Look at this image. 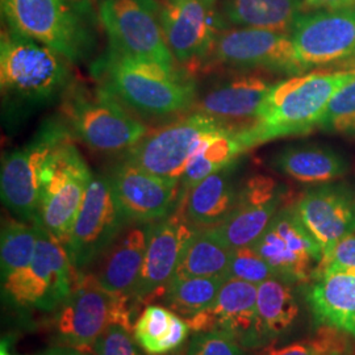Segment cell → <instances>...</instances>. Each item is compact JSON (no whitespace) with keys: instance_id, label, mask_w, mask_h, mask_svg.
<instances>
[{"instance_id":"cell-45","label":"cell","mask_w":355,"mask_h":355,"mask_svg":"<svg viewBox=\"0 0 355 355\" xmlns=\"http://www.w3.org/2000/svg\"><path fill=\"white\" fill-rule=\"evenodd\" d=\"M346 67H347L349 70H352V69H355V57H353V58H350V60H349V62L346 64Z\"/></svg>"},{"instance_id":"cell-23","label":"cell","mask_w":355,"mask_h":355,"mask_svg":"<svg viewBox=\"0 0 355 355\" xmlns=\"http://www.w3.org/2000/svg\"><path fill=\"white\" fill-rule=\"evenodd\" d=\"M154 223H130L96 259L91 271L103 288L132 299Z\"/></svg>"},{"instance_id":"cell-20","label":"cell","mask_w":355,"mask_h":355,"mask_svg":"<svg viewBox=\"0 0 355 355\" xmlns=\"http://www.w3.org/2000/svg\"><path fill=\"white\" fill-rule=\"evenodd\" d=\"M286 189L274 178L255 174L240 184L239 202L216 234L230 249L253 246L283 207Z\"/></svg>"},{"instance_id":"cell-37","label":"cell","mask_w":355,"mask_h":355,"mask_svg":"<svg viewBox=\"0 0 355 355\" xmlns=\"http://www.w3.org/2000/svg\"><path fill=\"white\" fill-rule=\"evenodd\" d=\"M187 355H249V349L224 331H198L186 343Z\"/></svg>"},{"instance_id":"cell-1","label":"cell","mask_w":355,"mask_h":355,"mask_svg":"<svg viewBox=\"0 0 355 355\" xmlns=\"http://www.w3.org/2000/svg\"><path fill=\"white\" fill-rule=\"evenodd\" d=\"M91 71L104 89L144 116L165 117L193 108L195 82L164 64L129 57L108 46Z\"/></svg>"},{"instance_id":"cell-30","label":"cell","mask_w":355,"mask_h":355,"mask_svg":"<svg viewBox=\"0 0 355 355\" xmlns=\"http://www.w3.org/2000/svg\"><path fill=\"white\" fill-rule=\"evenodd\" d=\"M133 337L148 355H165L180 349L190 336L189 322L165 305L149 304L133 325Z\"/></svg>"},{"instance_id":"cell-10","label":"cell","mask_w":355,"mask_h":355,"mask_svg":"<svg viewBox=\"0 0 355 355\" xmlns=\"http://www.w3.org/2000/svg\"><path fill=\"white\" fill-rule=\"evenodd\" d=\"M215 66L288 76L305 71L297 60L290 32L257 28L224 29L216 38L202 70Z\"/></svg>"},{"instance_id":"cell-18","label":"cell","mask_w":355,"mask_h":355,"mask_svg":"<svg viewBox=\"0 0 355 355\" xmlns=\"http://www.w3.org/2000/svg\"><path fill=\"white\" fill-rule=\"evenodd\" d=\"M277 82L257 70L220 76L202 92L198 91L193 108L227 127L246 129L253 124L268 91Z\"/></svg>"},{"instance_id":"cell-31","label":"cell","mask_w":355,"mask_h":355,"mask_svg":"<svg viewBox=\"0 0 355 355\" xmlns=\"http://www.w3.org/2000/svg\"><path fill=\"white\" fill-rule=\"evenodd\" d=\"M233 249L212 228L199 229L187 245L174 278H225Z\"/></svg>"},{"instance_id":"cell-26","label":"cell","mask_w":355,"mask_h":355,"mask_svg":"<svg viewBox=\"0 0 355 355\" xmlns=\"http://www.w3.org/2000/svg\"><path fill=\"white\" fill-rule=\"evenodd\" d=\"M270 166L284 177L316 186L343 177L349 170V161L330 146L303 144L280 149L271 157Z\"/></svg>"},{"instance_id":"cell-32","label":"cell","mask_w":355,"mask_h":355,"mask_svg":"<svg viewBox=\"0 0 355 355\" xmlns=\"http://www.w3.org/2000/svg\"><path fill=\"white\" fill-rule=\"evenodd\" d=\"M37 245V227L20 220L8 218L0 234V275L1 283L26 272L31 266Z\"/></svg>"},{"instance_id":"cell-4","label":"cell","mask_w":355,"mask_h":355,"mask_svg":"<svg viewBox=\"0 0 355 355\" xmlns=\"http://www.w3.org/2000/svg\"><path fill=\"white\" fill-rule=\"evenodd\" d=\"M7 28L33 38L70 64L89 58L96 45L89 1L1 0Z\"/></svg>"},{"instance_id":"cell-3","label":"cell","mask_w":355,"mask_h":355,"mask_svg":"<svg viewBox=\"0 0 355 355\" xmlns=\"http://www.w3.org/2000/svg\"><path fill=\"white\" fill-rule=\"evenodd\" d=\"M354 79L355 69H352L313 71L277 82L268 91L253 124L243 129L250 149L318 128L336 92Z\"/></svg>"},{"instance_id":"cell-44","label":"cell","mask_w":355,"mask_h":355,"mask_svg":"<svg viewBox=\"0 0 355 355\" xmlns=\"http://www.w3.org/2000/svg\"><path fill=\"white\" fill-rule=\"evenodd\" d=\"M328 355H354L353 354V352H352V349H349V350H341V352H334V353H330Z\"/></svg>"},{"instance_id":"cell-22","label":"cell","mask_w":355,"mask_h":355,"mask_svg":"<svg viewBox=\"0 0 355 355\" xmlns=\"http://www.w3.org/2000/svg\"><path fill=\"white\" fill-rule=\"evenodd\" d=\"M258 286L243 280L224 282L215 304L187 322L192 333L224 331L249 350L265 347L257 311Z\"/></svg>"},{"instance_id":"cell-28","label":"cell","mask_w":355,"mask_h":355,"mask_svg":"<svg viewBox=\"0 0 355 355\" xmlns=\"http://www.w3.org/2000/svg\"><path fill=\"white\" fill-rule=\"evenodd\" d=\"M250 149L243 129L223 127L209 133L191 158L180 180V196L204 178L239 161Z\"/></svg>"},{"instance_id":"cell-2","label":"cell","mask_w":355,"mask_h":355,"mask_svg":"<svg viewBox=\"0 0 355 355\" xmlns=\"http://www.w3.org/2000/svg\"><path fill=\"white\" fill-rule=\"evenodd\" d=\"M69 61L57 51L11 29L0 40V87L4 114H19L62 99L74 83Z\"/></svg>"},{"instance_id":"cell-39","label":"cell","mask_w":355,"mask_h":355,"mask_svg":"<svg viewBox=\"0 0 355 355\" xmlns=\"http://www.w3.org/2000/svg\"><path fill=\"white\" fill-rule=\"evenodd\" d=\"M322 271L355 272V233L337 242L322 258L318 275Z\"/></svg>"},{"instance_id":"cell-12","label":"cell","mask_w":355,"mask_h":355,"mask_svg":"<svg viewBox=\"0 0 355 355\" xmlns=\"http://www.w3.org/2000/svg\"><path fill=\"white\" fill-rule=\"evenodd\" d=\"M223 127L227 125L207 114L193 112L149 132L124 153V158L153 175L180 183L202 141Z\"/></svg>"},{"instance_id":"cell-6","label":"cell","mask_w":355,"mask_h":355,"mask_svg":"<svg viewBox=\"0 0 355 355\" xmlns=\"http://www.w3.org/2000/svg\"><path fill=\"white\" fill-rule=\"evenodd\" d=\"M139 311L130 297L105 291L91 271H80L69 297L51 312L49 327L57 345L94 355L95 343L108 327L133 329Z\"/></svg>"},{"instance_id":"cell-19","label":"cell","mask_w":355,"mask_h":355,"mask_svg":"<svg viewBox=\"0 0 355 355\" xmlns=\"http://www.w3.org/2000/svg\"><path fill=\"white\" fill-rule=\"evenodd\" d=\"M322 258L346 236L355 233V191L343 182L312 186L292 204Z\"/></svg>"},{"instance_id":"cell-27","label":"cell","mask_w":355,"mask_h":355,"mask_svg":"<svg viewBox=\"0 0 355 355\" xmlns=\"http://www.w3.org/2000/svg\"><path fill=\"white\" fill-rule=\"evenodd\" d=\"M295 286L280 277L258 284L257 311L265 347L287 336L299 321L302 309Z\"/></svg>"},{"instance_id":"cell-7","label":"cell","mask_w":355,"mask_h":355,"mask_svg":"<svg viewBox=\"0 0 355 355\" xmlns=\"http://www.w3.org/2000/svg\"><path fill=\"white\" fill-rule=\"evenodd\" d=\"M33 261L21 275L1 283L3 302L15 309L51 313L69 297L80 271L64 242L41 225Z\"/></svg>"},{"instance_id":"cell-16","label":"cell","mask_w":355,"mask_h":355,"mask_svg":"<svg viewBox=\"0 0 355 355\" xmlns=\"http://www.w3.org/2000/svg\"><path fill=\"white\" fill-rule=\"evenodd\" d=\"M253 248L280 278L295 284L315 279L322 262L321 248L299 220L293 205L280 208Z\"/></svg>"},{"instance_id":"cell-40","label":"cell","mask_w":355,"mask_h":355,"mask_svg":"<svg viewBox=\"0 0 355 355\" xmlns=\"http://www.w3.org/2000/svg\"><path fill=\"white\" fill-rule=\"evenodd\" d=\"M312 10H340L354 6L355 0H304Z\"/></svg>"},{"instance_id":"cell-11","label":"cell","mask_w":355,"mask_h":355,"mask_svg":"<svg viewBox=\"0 0 355 355\" xmlns=\"http://www.w3.org/2000/svg\"><path fill=\"white\" fill-rule=\"evenodd\" d=\"M101 20L110 48L177 69V60L166 42L158 0H103Z\"/></svg>"},{"instance_id":"cell-42","label":"cell","mask_w":355,"mask_h":355,"mask_svg":"<svg viewBox=\"0 0 355 355\" xmlns=\"http://www.w3.org/2000/svg\"><path fill=\"white\" fill-rule=\"evenodd\" d=\"M0 355H13L10 353V350H8V343L7 341H1V346H0Z\"/></svg>"},{"instance_id":"cell-25","label":"cell","mask_w":355,"mask_h":355,"mask_svg":"<svg viewBox=\"0 0 355 355\" xmlns=\"http://www.w3.org/2000/svg\"><path fill=\"white\" fill-rule=\"evenodd\" d=\"M237 162L204 178L180 198L191 223L199 229L221 224L236 208L240 184L236 180Z\"/></svg>"},{"instance_id":"cell-34","label":"cell","mask_w":355,"mask_h":355,"mask_svg":"<svg viewBox=\"0 0 355 355\" xmlns=\"http://www.w3.org/2000/svg\"><path fill=\"white\" fill-rule=\"evenodd\" d=\"M350 337L338 330L320 327L312 336L287 345L271 343L261 355H328L352 349Z\"/></svg>"},{"instance_id":"cell-35","label":"cell","mask_w":355,"mask_h":355,"mask_svg":"<svg viewBox=\"0 0 355 355\" xmlns=\"http://www.w3.org/2000/svg\"><path fill=\"white\" fill-rule=\"evenodd\" d=\"M318 128L334 135L355 133V79L336 92Z\"/></svg>"},{"instance_id":"cell-38","label":"cell","mask_w":355,"mask_h":355,"mask_svg":"<svg viewBox=\"0 0 355 355\" xmlns=\"http://www.w3.org/2000/svg\"><path fill=\"white\" fill-rule=\"evenodd\" d=\"M94 355H148L133 337L132 330L112 324L94 346Z\"/></svg>"},{"instance_id":"cell-41","label":"cell","mask_w":355,"mask_h":355,"mask_svg":"<svg viewBox=\"0 0 355 355\" xmlns=\"http://www.w3.org/2000/svg\"><path fill=\"white\" fill-rule=\"evenodd\" d=\"M38 355H92L86 352H82V350H78V349H73V347H67V346H60V345H55L53 347L46 349L45 352H42L41 354Z\"/></svg>"},{"instance_id":"cell-36","label":"cell","mask_w":355,"mask_h":355,"mask_svg":"<svg viewBox=\"0 0 355 355\" xmlns=\"http://www.w3.org/2000/svg\"><path fill=\"white\" fill-rule=\"evenodd\" d=\"M279 275L253 246L234 249L229 265L227 279H239L255 286Z\"/></svg>"},{"instance_id":"cell-47","label":"cell","mask_w":355,"mask_h":355,"mask_svg":"<svg viewBox=\"0 0 355 355\" xmlns=\"http://www.w3.org/2000/svg\"><path fill=\"white\" fill-rule=\"evenodd\" d=\"M74 1H89V0H74Z\"/></svg>"},{"instance_id":"cell-33","label":"cell","mask_w":355,"mask_h":355,"mask_svg":"<svg viewBox=\"0 0 355 355\" xmlns=\"http://www.w3.org/2000/svg\"><path fill=\"white\" fill-rule=\"evenodd\" d=\"M225 278H174L162 297V304L189 321L215 304Z\"/></svg>"},{"instance_id":"cell-15","label":"cell","mask_w":355,"mask_h":355,"mask_svg":"<svg viewBox=\"0 0 355 355\" xmlns=\"http://www.w3.org/2000/svg\"><path fill=\"white\" fill-rule=\"evenodd\" d=\"M166 42L178 64L202 70L217 36L228 28L215 4L203 0H158Z\"/></svg>"},{"instance_id":"cell-9","label":"cell","mask_w":355,"mask_h":355,"mask_svg":"<svg viewBox=\"0 0 355 355\" xmlns=\"http://www.w3.org/2000/svg\"><path fill=\"white\" fill-rule=\"evenodd\" d=\"M92 177L74 136L62 141L44 166L37 224L58 241H67Z\"/></svg>"},{"instance_id":"cell-21","label":"cell","mask_w":355,"mask_h":355,"mask_svg":"<svg viewBox=\"0 0 355 355\" xmlns=\"http://www.w3.org/2000/svg\"><path fill=\"white\" fill-rule=\"evenodd\" d=\"M107 177L132 223H155L168 215L180 199V183L153 175L127 158L112 166Z\"/></svg>"},{"instance_id":"cell-17","label":"cell","mask_w":355,"mask_h":355,"mask_svg":"<svg viewBox=\"0 0 355 355\" xmlns=\"http://www.w3.org/2000/svg\"><path fill=\"white\" fill-rule=\"evenodd\" d=\"M299 62L309 67L355 57V4L340 10L302 13L291 29Z\"/></svg>"},{"instance_id":"cell-13","label":"cell","mask_w":355,"mask_h":355,"mask_svg":"<svg viewBox=\"0 0 355 355\" xmlns=\"http://www.w3.org/2000/svg\"><path fill=\"white\" fill-rule=\"evenodd\" d=\"M130 223L108 177L94 174L64 243L76 268L85 271L92 266Z\"/></svg>"},{"instance_id":"cell-8","label":"cell","mask_w":355,"mask_h":355,"mask_svg":"<svg viewBox=\"0 0 355 355\" xmlns=\"http://www.w3.org/2000/svg\"><path fill=\"white\" fill-rule=\"evenodd\" d=\"M70 136L73 135L62 119L48 120L26 145L3 155L1 202L17 220L37 224L44 166L51 152Z\"/></svg>"},{"instance_id":"cell-46","label":"cell","mask_w":355,"mask_h":355,"mask_svg":"<svg viewBox=\"0 0 355 355\" xmlns=\"http://www.w3.org/2000/svg\"><path fill=\"white\" fill-rule=\"evenodd\" d=\"M205 3H209V4H215L216 0H203Z\"/></svg>"},{"instance_id":"cell-14","label":"cell","mask_w":355,"mask_h":355,"mask_svg":"<svg viewBox=\"0 0 355 355\" xmlns=\"http://www.w3.org/2000/svg\"><path fill=\"white\" fill-rule=\"evenodd\" d=\"M198 230L186 215L182 198L168 215L153 224L140 277L132 293V302L139 309L141 305L162 300Z\"/></svg>"},{"instance_id":"cell-43","label":"cell","mask_w":355,"mask_h":355,"mask_svg":"<svg viewBox=\"0 0 355 355\" xmlns=\"http://www.w3.org/2000/svg\"><path fill=\"white\" fill-rule=\"evenodd\" d=\"M165 355H187V347H186V346H182L180 349H178L175 352Z\"/></svg>"},{"instance_id":"cell-5","label":"cell","mask_w":355,"mask_h":355,"mask_svg":"<svg viewBox=\"0 0 355 355\" xmlns=\"http://www.w3.org/2000/svg\"><path fill=\"white\" fill-rule=\"evenodd\" d=\"M61 119L78 140L95 152L127 153L145 137L148 127L102 85L73 83L62 98Z\"/></svg>"},{"instance_id":"cell-24","label":"cell","mask_w":355,"mask_h":355,"mask_svg":"<svg viewBox=\"0 0 355 355\" xmlns=\"http://www.w3.org/2000/svg\"><path fill=\"white\" fill-rule=\"evenodd\" d=\"M305 300L318 327L355 338V272H320L308 283Z\"/></svg>"},{"instance_id":"cell-29","label":"cell","mask_w":355,"mask_h":355,"mask_svg":"<svg viewBox=\"0 0 355 355\" xmlns=\"http://www.w3.org/2000/svg\"><path fill=\"white\" fill-rule=\"evenodd\" d=\"M304 0H224L221 16L227 24L290 32L303 13Z\"/></svg>"}]
</instances>
